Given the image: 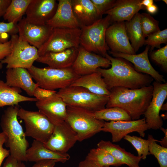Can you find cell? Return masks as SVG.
Here are the masks:
<instances>
[{
  "instance_id": "74e56055",
  "label": "cell",
  "mask_w": 167,
  "mask_h": 167,
  "mask_svg": "<svg viewBox=\"0 0 167 167\" xmlns=\"http://www.w3.org/2000/svg\"><path fill=\"white\" fill-rule=\"evenodd\" d=\"M151 58L161 66L165 72L167 71V45L159 49L153 51L151 54Z\"/></svg>"
},
{
  "instance_id": "4fadbf2b",
  "label": "cell",
  "mask_w": 167,
  "mask_h": 167,
  "mask_svg": "<svg viewBox=\"0 0 167 167\" xmlns=\"http://www.w3.org/2000/svg\"><path fill=\"white\" fill-rule=\"evenodd\" d=\"M77 141L76 133L64 121L54 126L51 135L44 144L45 147L53 151L66 153Z\"/></svg>"
},
{
  "instance_id": "277c9868",
  "label": "cell",
  "mask_w": 167,
  "mask_h": 167,
  "mask_svg": "<svg viewBox=\"0 0 167 167\" xmlns=\"http://www.w3.org/2000/svg\"><path fill=\"white\" fill-rule=\"evenodd\" d=\"M27 70L39 87L50 90L69 87L81 76L71 67L56 69L49 67L39 68L33 65Z\"/></svg>"
},
{
  "instance_id": "cb8c5ba5",
  "label": "cell",
  "mask_w": 167,
  "mask_h": 167,
  "mask_svg": "<svg viewBox=\"0 0 167 167\" xmlns=\"http://www.w3.org/2000/svg\"><path fill=\"white\" fill-rule=\"evenodd\" d=\"M26 158L27 161L35 162L49 160L64 163L70 159V156L67 153H62L49 149L45 147L43 143L34 140L31 147L26 151Z\"/></svg>"
},
{
  "instance_id": "52a82bcc",
  "label": "cell",
  "mask_w": 167,
  "mask_h": 167,
  "mask_svg": "<svg viewBox=\"0 0 167 167\" xmlns=\"http://www.w3.org/2000/svg\"><path fill=\"white\" fill-rule=\"evenodd\" d=\"M110 23V16L107 15L91 25L81 26L80 45L88 51L105 57L109 49L105 41V32Z\"/></svg>"
},
{
  "instance_id": "f6af8a7d",
  "label": "cell",
  "mask_w": 167,
  "mask_h": 167,
  "mask_svg": "<svg viewBox=\"0 0 167 167\" xmlns=\"http://www.w3.org/2000/svg\"><path fill=\"white\" fill-rule=\"evenodd\" d=\"M11 0H0V17L3 16Z\"/></svg>"
},
{
  "instance_id": "9c48e42d",
  "label": "cell",
  "mask_w": 167,
  "mask_h": 167,
  "mask_svg": "<svg viewBox=\"0 0 167 167\" xmlns=\"http://www.w3.org/2000/svg\"><path fill=\"white\" fill-rule=\"evenodd\" d=\"M18 116L24 123L26 136L32 137L44 144L48 140L54 125L40 111H29L19 108Z\"/></svg>"
},
{
  "instance_id": "83f0119b",
  "label": "cell",
  "mask_w": 167,
  "mask_h": 167,
  "mask_svg": "<svg viewBox=\"0 0 167 167\" xmlns=\"http://www.w3.org/2000/svg\"><path fill=\"white\" fill-rule=\"evenodd\" d=\"M21 92L20 88L10 87L0 79V108L18 105L22 102L38 101L35 97L23 96L20 94Z\"/></svg>"
},
{
  "instance_id": "44dd1931",
  "label": "cell",
  "mask_w": 167,
  "mask_h": 167,
  "mask_svg": "<svg viewBox=\"0 0 167 167\" xmlns=\"http://www.w3.org/2000/svg\"><path fill=\"white\" fill-rule=\"evenodd\" d=\"M141 0H116L113 6L105 14L110 16V22L129 21L139 10L145 9L141 4Z\"/></svg>"
},
{
  "instance_id": "e0dca14e",
  "label": "cell",
  "mask_w": 167,
  "mask_h": 167,
  "mask_svg": "<svg viewBox=\"0 0 167 167\" xmlns=\"http://www.w3.org/2000/svg\"><path fill=\"white\" fill-rule=\"evenodd\" d=\"M36 105L54 126L65 121L67 105L57 93L49 97L36 101Z\"/></svg>"
},
{
  "instance_id": "ee69618b",
  "label": "cell",
  "mask_w": 167,
  "mask_h": 167,
  "mask_svg": "<svg viewBox=\"0 0 167 167\" xmlns=\"http://www.w3.org/2000/svg\"><path fill=\"white\" fill-rule=\"evenodd\" d=\"M56 162L53 160H41L35 162L32 167H54Z\"/></svg>"
},
{
  "instance_id": "c3c4849f",
  "label": "cell",
  "mask_w": 167,
  "mask_h": 167,
  "mask_svg": "<svg viewBox=\"0 0 167 167\" xmlns=\"http://www.w3.org/2000/svg\"><path fill=\"white\" fill-rule=\"evenodd\" d=\"M148 12L151 14L156 13L158 10V7L156 6L154 4L146 7Z\"/></svg>"
},
{
  "instance_id": "4316f807",
  "label": "cell",
  "mask_w": 167,
  "mask_h": 167,
  "mask_svg": "<svg viewBox=\"0 0 167 167\" xmlns=\"http://www.w3.org/2000/svg\"><path fill=\"white\" fill-rule=\"evenodd\" d=\"M97 146L108 151L122 165L126 164L129 167H140L139 163L142 157L135 156L127 152L118 145L113 143L109 141L102 140L98 143Z\"/></svg>"
},
{
  "instance_id": "ab89813d",
  "label": "cell",
  "mask_w": 167,
  "mask_h": 167,
  "mask_svg": "<svg viewBox=\"0 0 167 167\" xmlns=\"http://www.w3.org/2000/svg\"><path fill=\"white\" fill-rule=\"evenodd\" d=\"M57 92L56 91L48 90L38 86L34 90L33 96L38 100H40L49 97Z\"/></svg>"
},
{
  "instance_id": "7c38bea8",
  "label": "cell",
  "mask_w": 167,
  "mask_h": 167,
  "mask_svg": "<svg viewBox=\"0 0 167 167\" xmlns=\"http://www.w3.org/2000/svg\"><path fill=\"white\" fill-rule=\"evenodd\" d=\"M110 63L108 58L88 51L80 45L71 67L76 74L82 76L96 72L99 68H107Z\"/></svg>"
},
{
  "instance_id": "484cf974",
  "label": "cell",
  "mask_w": 167,
  "mask_h": 167,
  "mask_svg": "<svg viewBox=\"0 0 167 167\" xmlns=\"http://www.w3.org/2000/svg\"><path fill=\"white\" fill-rule=\"evenodd\" d=\"M71 86L81 87L99 95L109 96L110 93L103 78L97 71L80 76Z\"/></svg>"
},
{
  "instance_id": "f35d334b",
  "label": "cell",
  "mask_w": 167,
  "mask_h": 167,
  "mask_svg": "<svg viewBox=\"0 0 167 167\" xmlns=\"http://www.w3.org/2000/svg\"><path fill=\"white\" fill-rule=\"evenodd\" d=\"M94 5L98 15L101 17L105 13L112 8L116 0H91Z\"/></svg>"
},
{
  "instance_id": "30bf717a",
  "label": "cell",
  "mask_w": 167,
  "mask_h": 167,
  "mask_svg": "<svg viewBox=\"0 0 167 167\" xmlns=\"http://www.w3.org/2000/svg\"><path fill=\"white\" fill-rule=\"evenodd\" d=\"M80 28H53L45 42L39 49V56L50 52H58L80 46Z\"/></svg>"
},
{
  "instance_id": "60d3db41",
  "label": "cell",
  "mask_w": 167,
  "mask_h": 167,
  "mask_svg": "<svg viewBox=\"0 0 167 167\" xmlns=\"http://www.w3.org/2000/svg\"><path fill=\"white\" fill-rule=\"evenodd\" d=\"M7 136L6 134L2 132L0 133V167L5 159L10 155V152L3 147V145L6 142Z\"/></svg>"
},
{
  "instance_id": "8d00e7d4",
  "label": "cell",
  "mask_w": 167,
  "mask_h": 167,
  "mask_svg": "<svg viewBox=\"0 0 167 167\" xmlns=\"http://www.w3.org/2000/svg\"><path fill=\"white\" fill-rule=\"evenodd\" d=\"M18 32L17 24L0 22V44L7 42L10 35L17 34Z\"/></svg>"
},
{
  "instance_id": "7a4b0ae2",
  "label": "cell",
  "mask_w": 167,
  "mask_h": 167,
  "mask_svg": "<svg viewBox=\"0 0 167 167\" xmlns=\"http://www.w3.org/2000/svg\"><path fill=\"white\" fill-rule=\"evenodd\" d=\"M152 85L139 89L117 87L110 90L106 108L117 107L125 111L132 120L139 119L144 114L152 97Z\"/></svg>"
},
{
  "instance_id": "603a6c76",
  "label": "cell",
  "mask_w": 167,
  "mask_h": 167,
  "mask_svg": "<svg viewBox=\"0 0 167 167\" xmlns=\"http://www.w3.org/2000/svg\"><path fill=\"white\" fill-rule=\"evenodd\" d=\"M78 48L73 47L59 52L46 53L39 56L36 61L54 68L70 67L77 57Z\"/></svg>"
},
{
  "instance_id": "d6a6232c",
  "label": "cell",
  "mask_w": 167,
  "mask_h": 167,
  "mask_svg": "<svg viewBox=\"0 0 167 167\" xmlns=\"http://www.w3.org/2000/svg\"><path fill=\"white\" fill-rule=\"evenodd\" d=\"M149 149L150 154L153 155L157 159L160 167H167V148L157 144V140L152 136L148 135Z\"/></svg>"
},
{
  "instance_id": "d590c367",
  "label": "cell",
  "mask_w": 167,
  "mask_h": 167,
  "mask_svg": "<svg viewBox=\"0 0 167 167\" xmlns=\"http://www.w3.org/2000/svg\"><path fill=\"white\" fill-rule=\"evenodd\" d=\"M167 29L160 30L147 37L145 40L144 45L150 47V50H152L154 48H160L161 45L167 44Z\"/></svg>"
},
{
  "instance_id": "9a60e30c",
  "label": "cell",
  "mask_w": 167,
  "mask_h": 167,
  "mask_svg": "<svg viewBox=\"0 0 167 167\" xmlns=\"http://www.w3.org/2000/svg\"><path fill=\"white\" fill-rule=\"evenodd\" d=\"M105 39L110 52L136 54L127 36L124 21L114 23L109 25L106 30Z\"/></svg>"
},
{
  "instance_id": "3957f363",
  "label": "cell",
  "mask_w": 167,
  "mask_h": 167,
  "mask_svg": "<svg viewBox=\"0 0 167 167\" xmlns=\"http://www.w3.org/2000/svg\"><path fill=\"white\" fill-rule=\"evenodd\" d=\"M19 106H9L2 115L0 126L7 136L5 143L9 148L10 155L21 161H27L26 151L29 145L22 126L17 119Z\"/></svg>"
},
{
  "instance_id": "f907efd6",
  "label": "cell",
  "mask_w": 167,
  "mask_h": 167,
  "mask_svg": "<svg viewBox=\"0 0 167 167\" xmlns=\"http://www.w3.org/2000/svg\"><path fill=\"white\" fill-rule=\"evenodd\" d=\"M167 109V103L165 104H163L161 108V110L163 111H166Z\"/></svg>"
},
{
  "instance_id": "5b68a950",
  "label": "cell",
  "mask_w": 167,
  "mask_h": 167,
  "mask_svg": "<svg viewBox=\"0 0 167 167\" xmlns=\"http://www.w3.org/2000/svg\"><path fill=\"white\" fill-rule=\"evenodd\" d=\"M65 121L81 142L101 131L104 121L95 117L93 112L80 107L67 105Z\"/></svg>"
},
{
  "instance_id": "681fc988",
  "label": "cell",
  "mask_w": 167,
  "mask_h": 167,
  "mask_svg": "<svg viewBox=\"0 0 167 167\" xmlns=\"http://www.w3.org/2000/svg\"><path fill=\"white\" fill-rule=\"evenodd\" d=\"M153 4V0H142L141 2V4L144 6H146V7Z\"/></svg>"
},
{
  "instance_id": "ffe728a7",
  "label": "cell",
  "mask_w": 167,
  "mask_h": 167,
  "mask_svg": "<svg viewBox=\"0 0 167 167\" xmlns=\"http://www.w3.org/2000/svg\"><path fill=\"white\" fill-rule=\"evenodd\" d=\"M54 16L46 24L53 28H80L72 10L71 0H59Z\"/></svg>"
},
{
  "instance_id": "7dc6e473",
  "label": "cell",
  "mask_w": 167,
  "mask_h": 167,
  "mask_svg": "<svg viewBox=\"0 0 167 167\" xmlns=\"http://www.w3.org/2000/svg\"><path fill=\"white\" fill-rule=\"evenodd\" d=\"M160 129L165 133V136L164 138L161 139V141L158 140L157 142L160 143L161 146L167 148V129H165L162 127Z\"/></svg>"
},
{
  "instance_id": "e575fe53",
  "label": "cell",
  "mask_w": 167,
  "mask_h": 167,
  "mask_svg": "<svg viewBox=\"0 0 167 167\" xmlns=\"http://www.w3.org/2000/svg\"><path fill=\"white\" fill-rule=\"evenodd\" d=\"M130 142L136 150L139 157H142V159L144 160L147 155H150L149 152V141L136 136L127 135L123 138Z\"/></svg>"
},
{
  "instance_id": "f1b7e54d",
  "label": "cell",
  "mask_w": 167,
  "mask_h": 167,
  "mask_svg": "<svg viewBox=\"0 0 167 167\" xmlns=\"http://www.w3.org/2000/svg\"><path fill=\"white\" fill-rule=\"evenodd\" d=\"M140 14L138 12L131 20L125 22L127 36L135 53L144 45L145 40L140 25Z\"/></svg>"
},
{
  "instance_id": "2e32d148",
  "label": "cell",
  "mask_w": 167,
  "mask_h": 167,
  "mask_svg": "<svg viewBox=\"0 0 167 167\" xmlns=\"http://www.w3.org/2000/svg\"><path fill=\"white\" fill-rule=\"evenodd\" d=\"M17 26L19 36L38 49L46 41L53 28L46 24L31 23L24 17L17 24Z\"/></svg>"
},
{
  "instance_id": "8992f818",
  "label": "cell",
  "mask_w": 167,
  "mask_h": 167,
  "mask_svg": "<svg viewBox=\"0 0 167 167\" xmlns=\"http://www.w3.org/2000/svg\"><path fill=\"white\" fill-rule=\"evenodd\" d=\"M67 105L84 108L92 112L105 108L109 96L94 94L86 89L70 86L57 92Z\"/></svg>"
},
{
  "instance_id": "4dcf8cb0",
  "label": "cell",
  "mask_w": 167,
  "mask_h": 167,
  "mask_svg": "<svg viewBox=\"0 0 167 167\" xmlns=\"http://www.w3.org/2000/svg\"><path fill=\"white\" fill-rule=\"evenodd\" d=\"M32 0H11L4 19L9 23L17 24L25 14L28 7Z\"/></svg>"
},
{
  "instance_id": "b9f144b4",
  "label": "cell",
  "mask_w": 167,
  "mask_h": 167,
  "mask_svg": "<svg viewBox=\"0 0 167 167\" xmlns=\"http://www.w3.org/2000/svg\"><path fill=\"white\" fill-rule=\"evenodd\" d=\"M11 43L10 40L6 43L0 44V69L2 67L1 61L5 58L11 53Z\"/></svg>"
},
{
  "instance_id": "ac0fdd59",
  "label": "cell",
  "mask_w": 167,
  "mask_h": 167,
  "mask_svg": "<svg viewBox=\"0 0 167 167\" xmlns=\"http://www.w3.org/2000/svg\"><path fill=\"white\" fill-rule=\"evenodd\" d=\"M58 4L55 0H32L26 12L25 18L33 24H45L55 13Z\"/></svg>"
},
{
  "instance_id": "d4e9b609",
  "label": "cell",
  "mask_w": 167,
  "mask_h": 167,
  "mask_svg": "<svg viewBox=\"0 0 167 167\" xmlns=\"http://www.w3.org/2000/svg\"><path fill=\"white\" fill-rule=\"evenodd\" d=\"M71 2L74 14L81 27L91 25L102 18L91 0H71Z\"/></svg>"
},
{
  "instance_id": "7402d4cb",
  "label": "cell",
  "mask_w": 167,
  "mask_h": 167,
  "mask_svg": "<svg viewBox=\"0 0 167 167\" xmlns=\"http://www.w3.org/2000/svg\"><path fill=\"white\" fill-rule=\"evenodd\" d=\"M6 83L10 87L22 89L31 96H33L34 90L39 86L33 82L28 70L21 67L7 69Z\"/></svg>"
},
{
  "instance_id": "8fae6325",
  "label": "cell",
  "mask_w": 167,
  "mask_h": 167,
  "mask_svg": "<svg viewBox=\"0 0 167 167\" xmlns=\"http://www.w3.org/2000/svg\"><path fill=\"white\" fill-rule=\"evenodd\" d=\"M152 85V97L143 115L148 129L156 130L160 129L163 125V121L159 113L167 98V83L155 81Z\"/></svg>"
},
{
  "instance_id": "7bdbcfd3",
  "label": "cell",
  "mask_w": 167,
  "mask_h": 167,
  "mask_svg": "<svg viewBox=\"0 0 167 167\" xmlns=\"http://www.w3.org/2000/svg\"><path fill=\"white\" fill-rule=\"evenodd\" d=\"M2 167H26L23 162L15 159L10 155L8 156Z\"/></svg>"
},
{
  "instance_id": "836d02e7",
  "label": "cell",
  "mask_w": 167,
  "mask_h": 167,
  "mask_svg": "<svg viewBox=\"0 0 167 167\" xmlns=\"http://www.w3.org/2000/svg\"><path fill=\"white\" fill-rule=\"evenodd\" d=\"M159 23V21L151 16L149 13L140 14V24L145 38L160 30Z\"/></svg>"
},
{
  "instance_id": "1f68e13d",
  "label": "cell",
  "mask_w": 167,
  "mask_h": 167,
  "mask_svg": "<svg viewBox=\"0 0 167 167\" xmlns=\"http://www.w3.org/2000/svg\"><path fill=\"white\" fill-rule=\"evenodd\" d=\"M96 118L107 121H130L132 119L128 114L123 109L117 107L105 108L93 112Z\"/></svg>"
},
{
  "instance_id": "816d5d0a",
  "label": "cell",
  "mask_w": 167,
  "mask_h": 167,
  "mask_svg": "<svg viewBox=\"0 0 167 167\" xmlns=\"http://www.w3.org/2000/svg\"><path fill=\"white\" fill-rule=\"evenodd\" d=\"M162 1L164 2L166 4H167V0H162Z\"/></svg>"
},
{
  "instance_id": "bcb514c9",
  "label": "cell",
  "mask_w": 167,
  "mask_h": 167,
  "mask_svg": "<svg viewBox=\"0 0 167 167\" xmlns=\"http://www.w3.org/2000/svg\"><path fill=\"white\" fill-rule=\"evenodd\" d=\"M78 167H110V166H101L94 164L85 158L79 163Z\"/></svg>"
},
{
  "instance_id": "5bb4252c",
  "label": "cell",
  "mask_w": 167,
  "mask_h": 167,
  "mask_svg": "<svg viewBox=\"0 0 167 167\" xmlns=\"http://www.w3.org/2000/svg\"><path fill=\"white\" fill-rule=\"evenodd\" d=\"M148 129L144 118L130 121L104 122L101 131L110 133L113 142L121 141L131 133L136 132L140 136H145V131Z\"/></svg>"
},
{
  "instance_id": "d6986e66",
  "label": "cell",
  "mask_w": 167,
  "mask_h": 167,
  "mask_svg": "<svg viewBox=\"0 0 167 167\" xmlns=\"http://www.w3.org/2000/svg\"><path fill=\"white\" fill-rule=\"evenodd\" d=\"M150 48L149 46L147 45L143 51L138 54L109 53L114 57L123 58L133 63L134 69L137 72L149 75L156 81L165 83L164 76L154 69L149 61L148 52Z\"/></svg>"
},
{
  "instance_id": "f546056e",
  "label": "cell",
  "mask_w": 167,
  "mask_h": 167,
  "mask_svg": "<svg viewBox=\"0 0 167 167\" xmlns=\"http://www.w3.org/2000/svg\"><path fill=\"white\" fill-rule=\"evenodd\" d=\"M85 158L101 166L118 167L122 165L108 151L99 147L91 149Z\"/></svg>"
},
{
  "instance_id": "ba28073f",
  "label": "cell",
  "mask_w": 167,
  "mask_h": 167,
  "mask_svg": "<svg viewBox=\"0 0 167 167\" xmlns=\"http://www.w3.org/2000/svg\"><path fill=\"white\" fill-rule=\"evenodd\" d=\"M11 51L1 63L6 64L7 69L21 67L28 69L39 57L38 50L17 34L11 35L10 39Z\"/></svg>"
},
{
  "instance_id": "6da1fadb",
  "label": "cell",
  "mask_w": 167,
  "mask_h": 167,
  "mask_svg": "<svg viewBox=\"0 0 167 167\" xmlns=\"http://www.w3.org/2000/svg\"><path fill=\"white\" fill-rule=\"evenodd\" d=\"M105 57L110 62L109 69L99 68V72L108 89L122 87L130 89H139L150 85L153 79L148 75L136 71L127 60L120 58H113L107 54Z\"/></svg>"
}]
</instances>
